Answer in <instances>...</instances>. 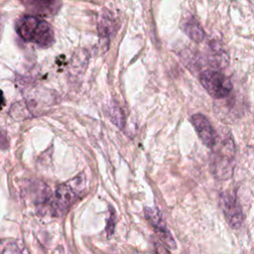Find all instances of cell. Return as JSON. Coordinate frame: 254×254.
I'll list each match as a JSON object with an SVG mask.
<instances>
[{
	"mask_svg": "<svg viewBox=\"0 0 254 254\" xmlns=\"http://www.w3.org/2000/svg\"><path fill=\"white\" fill-rule=\"evenodd\" d=\"M15 28L24 41L36 44L41 48H49L55 42V34L51 25L36 16L27 15L19 18Z\"/></svg>",
	"mask_w": 254,
	"mask_h": 254,
	"instance_id": "cell-1",
	"label": "cell"
},
{
	"mask_svg": "<svg viewBox=\"0 0 254 254\" xmlns=\"http://www.w3.org/2000/svg\"><path fill=\"white\" fill-rule=\"evenodd\" d=\"M210 169L217 180H227L233 171V160L235 148L233 140L229 135L222 137L217 135V141L211 148Z\"/></svg>",
	"mask_w": 254,
	"mask_h": 254,
	"instance_id": "cell-2",
	"label": "cell"
},
{
	"mask_svg": "<svg viewBox=\"0 0 254 254\" xmlns=\"http://www.w3.org/2000/svg\"><path fill=\"white\" fill-rule=\"evenodd\" d=\"M82 175L74 178L72 181L62 184L57 188L50 202V208L54 215H64L75 202L79 192L83 190L82 186L84 183V178L79 181Z\"/></svg>",
	"mask_w": 254,
	"mask_h": 254,
	"instance_id": "cell-3",
	"label": "cell"
},
{
	"mask_svg": "<svg viewBox=\"0 0 254 254\" xmlns=\"http://www.w3.org/2000/svg\"><path fill=\"white\" fill-rule=\"evenodd\" d=\"M199 80L207 93L216 99L226 97L233 87L231 80L226 75L213 69L203 70L199 75Z\"/></svg>",
	"mask_w": 254,
	"mask_h": 254,
	"instance_id": "cell-4",
	"label": "cell"
},
{
	"mask_svg": "<svg viewBox=\"0 0 254 254\" xmlns=\"http://www.w3.org/2000/svg\"><path fill=\"white\" fill-rule=\"evenodd\" d=\"M219 200L224 218L228 225L233 229L240 228L244 221V215L237 197L230 192H224L220 195Z\"/></svg>",
	"mask_w": 254,
	"mask_h": 254,
	"instance_id": "cell-5",
	"label": "cell"
},
{
	"mask_svg": "<svg viewBox=\"0 0 254 254\" xmlns=\"http://www.w3.org/2000/svg\"><path fill=\"white\" fill-rule=\"evenodd\" d=\"M144 213L147 220L152 225L155 232L158 234L163 243L170 248H176V241L173 238L172 233L168 229L167 224L159 209L156 207H145Z\"/></svg>",
	"mask_w": 254,
	"mask_h": 254,
	"instance_id": "cell-6",
	"label": "cell"
},
{
	"mask_svg": "<svg viewBox=\"0 0 254 254\" xmlns=\"http://www.w3.org/2000/svg\"><path fill=\"white\" fill-rule=\"evenodd\" d=\"M190 122L201 142L211 149L217 141V133L209 120L204 115L197 113L190 117Z\"/></svg>",
	"mask_w": 254,
	"mask_h": 254,
	"instance_id": "cell-7",
	"label": "cell"
},
{
	"mask_svg": "<svg viewBox=\"0 0 254 254\" xmlns=\"http://www.w3.org/2000/svg\"><path fill=\"white\" fill-rule=\"evenodd\" d=\"M20 2L33 16L51 17L62 7V0H20Z\"/></svg>",
	"mask_w": 254,
	"mask_h": 254,
	"instance_id": "cell-8",
	"label": "cell"
},
{
	"mask_svg": "<svg viewBox=\"0 0 254 254\" xmlns=\"http://www.w3.org/2000/svg\"><path fill=\"white\" fill-rule=\"evenodd\" d=\"M184 32L194 42H201L204 38V32L200 25L193 18H190L183 24Z\"/></svg>",
	"mask_w": 254,
	"mask_h": 254,
	"instance_id": "cell-9",
	"label": "cell"
},
{
	"mask_svg": "<svg viewBox=\"0 0 254 254\" xmlns=\"http://www.w3.org/2000/svg\"><path fill=\"white\" fill-rule=\"evenodd\" d=\"M114 228H115V212L110 207V214H109V217L106 219V227H105L106 234L108 237H110L113 234Z\"/></svg>",
	"mask_w": 254,
	"mask_h": 254,
	"instance_id": "cell-10",
	"label": "cell"
},
{
	"mask_svg": "<svg viewBox=\"0 0 254 254\" xmlns=\"http://www.w3.org/2000/svg\"><path fill=\"white\" fill-rule=\"evenodd\" d=\"M111 117H112L114 123L117 124L119 127H121L120 124L122 123V112L116 106H115V108H113V112H111Z\"/></svg>",
	"mask_w": 254,
	"mask_h": 254,
	"instance_id": "cell-11",
	"label": "cell"
},
{
	"mask_svg": "<svg viewBox=\"0 0 254 254\" xmlns=\"http://www.w3.org/2000/svg\"><path fill=\"white\" fill-rule=\"evenodd\" d=\"M155 253L156 254H170L169 250L165 247V245L160 242L155 243Z\"/></svg>",
	"mask_w": 254,
	"mask_h": 254,
	"instance_id": "cell-12",
	"label": "cell"
},
{
	"mask_svg": "<svg viewBox=\"0 0 254 254\" xmlns=\"http://www.w3.org/2000/svg\"><path fill=\"white\" fill-rule=\"evenodd\" d=\"M2 254H22V253H21V251L18 249L17 246L12 245V246L6 247V248L3 250Z\"/></svg>",
	"mask_w": 254,
	"mask_h": 254,
	"instance_id": "cell-13",
	"label": "cell"
},
{
	"mask_svg": "<svg viewBox=\"0 0 254 254\" xmlns=\"http://www.w3.org/2000/svg\"><path fill=\"white\" fill-rule=\"evenodd\" d=\"M5 103V101H4V97H3V93H2V91L0 90V109L2 108V106H3V104Z\"/></svg>",
	"mask_w": 254,
	"mask_h": 254,
	"instance_id": "cell-14",
	"label": "cell"
},
{
	"mask_svg": "<svg viewBox=\"0 0 254 254\" xmlns=\"http://www.w3.org/2000/svg\"><path fill=\"white\" fill-rule=\"evenodd\" d=\"M0 27H1V26H0Z\"/></svg>",
	"mask_w": 254,
	"mask_h": 254,
	"instance_id": "cell-15",
	"label": "cell"
}]
</instances>
